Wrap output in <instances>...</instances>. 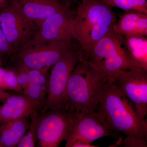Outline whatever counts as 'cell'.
Segmentation results:
<instances>
[{"label":"cell","instance_id":"obj_1","mask_svg":"<svg viewBox=\"0 0 147 147\" xmlns=\"http://www.w3.org/2000/svg\"><path fill=\"white\" fill-rule=\"evenodd\" d=\"M96 110L103 113L113 131L126 135L124 147H147L146 121L139 117L133 104L113 82L102 85Z\"/></svg>","mask_w":147,"mask_h":147},{"label":"cell","instance_id":"obj_2","mask_svg":"<svg viewBox=\"0 0 147 147\" xmlns=\"http://www.w3.org/2000/svg\"><path fill=\"white\" fill-rule=\"evenodd\" d=\"M73 21L74 39L81 45L85 59L90 50L113 29L117 15L101 0H84L77 4Z\"/></svg>","mask_w":147,"mask_h":147},{"label":"cell","instance_id":"obj_3","mask_svg":"<svg viewBox=\"0 0 147 147\" xmlns=\"http://www.w3.org/2000/svg\"><path fill=\"white\" fill-rule=\"evenodd\" d=\"M107 82L105 77L85 60L79 61L69 79L65 108L79 113L95 111L102 85Z\"/></svg>","mask_w":147,"mask_h":147},{"label":"cell","instance_id":"obj_4","mask_svg":"<svg viewBox=\"0 0 147 147\" xmlns=\"http://www.w3.org/2000/svg\"><path fill=\"white\" fill-rule=\"evenodd\" d=\"M85 60L105 77L113 82L119 70L139 66L130 57L124 45L123 36L110 30L90 50Z\"/></svg>","mask_w":147,"mask_h":147},{"label":"cell","instance_id":"obj_5","mask_svg":"<svg viewBox=\"0 0 147 147\" xmlns=\"http://www.w3.org/2000/svg\"><path fill=\"white\" fill-rule=\"evenodd\" d=\"M84 57L81 45L74 40L53 66L50 73L47 99L41 113L48 110L65 108L69 79L78 63L84 59Z\"/></svg>","mask_w":147,"mask_h":147},{"label":"cell","instance_id":"obj_6","mask_svg":"<svg viewBox=\"0 0 147 147\" xmlns=\"http://www.w3.org/2000/svg\"><path fill=\"white\" fill-rule=\"evenodd\" d=\"M106 136L121 138L119 133L113 131L108 125L101 111L96 110L88 113L74 112L71 131L65 147H98L91 143Z\"/></svg>","mask_w":147,"mask_h":147},{"label":"cell","instance_id":"obj_7","mask_svg":"<svg viewBox=\"0 0 147 147\" xmlns=\"http://www.w3.org/2000/svg\"><path fill=\"white\" fill-rule=\"evenodd\" d=\"M0 26L14 55L31 39L36 30L34 21L11 0L0 8Z\"/></svg>","mask_w":147,"mask_h":147},{"label":"cell","instance_id":"obj_8","mask_svg":"<svg viewBox=\"0 0 147 147\" xmlns=\"http://www.w3.org/2000/svg\"><path fill=\"white\" fill-rule=\"evenodd\" d=\"M74 112L65 108L48 110L39 114L36 141L40 147H57L66 141L71 131Z\"/></svg>","mask_w":147,"mask_h":147},{"label":"cell","instance_id":"obj_9","mask_svg":"<svg viewBox=\"0 0 147 147\" xmlns=\"http://www.w3.org/2000/svg\"><path fill=\"white\" fill-rule=\"evenodd\" d=\"M75 14V10L71 8L55 13L44 20L34 21L36 31L22 48L38 46L52 41L75 40L72 24Z\"/></svg>","mask_w":147,"mask_h":147},{"label":"cell","instance_id":"obj_10","mask_svg":"<svg viewBox=\"0 0 147 147\" xmlns=\"http://www.w3.org/2000/svg\"><path fill=\"white\" fill-rule=\"evenodd\" d=\"M134 105L142 119L147 114V69L134 67L119 70L112 82Z\"/></svg>","mask_w":147,"mask_h":147},{"label":"cell","instance_id":"obj_11","mask_svg":"<svg viewBox=\"0 0 147 147\" xmlns=\"http://www.w3.org/2000/svg\"><path fill=\"white\" fill-rule=\"evenodd\" d=\"M73 40L52 41L38 46L24 47L17 51L10 61L21 63L29 69L51 67L59 59Z\"/></svg>","mask_w":147,"mask_h":147},{"label":"cell","instance_id":"obj_12","mask_svg":"<svg viewBox=\"0 0 147 147\" xmlns=\"http://www.w3.org/2000/svg\"><path fill=\"white\" fill-rule=\"evenodd\" d=\"M26 17L34 21L44 20L55 13L69 10L71 6L59 0H11Z\"/></svg>","mask_w":147,"mask_h":147},{"label":"cell","instance_id":"obj_13","mask_svg":"<svg viewBox=\"0 0 147 147\" xmlns=\"http://www.w3.org/2000/svg\"><path fill=\"white\" fill-rule=\"evenodd\" d=\"M37 108L35 103L24 94L10 95L0 105V123L30 116L35 110H38Z\"/></svg>","mask_w":147,"mask_h":147},{"label":"cell","instance_id":"obj_14","mask_svg":"<svg viewBox=\"0 0 147 147\" xmlns=\"http://www.w3.org/2000/svg\"><path fill=\"white\" fill-rule=\"evenodd\" d=\"M113 31L126 36L147 35V14L135 10H127L114 24Z\"/></svg>","mask_w":147,"mask_h":147},{"label":"cell","instance_id":"obj_15","mask_svg":"<svg viewBox=\"0 0 147 147\" xmlns=\"http://www.w3.org/2000/svg\"><path fill=\"white\" fill-rule=\"evenodd\" d=\"M28 116L1 124L0 125V147L17 146L30 125Z\"/></svg>","mask_w":147,"mask_h":147},{"label":"cell","instance_id":"obj_16","mask_svg":"<svg viewBox=\"0 0 147 147\" xmlns=\"http://www.w3.org/2000/svg\"><path fill=\"white\" fill-rule=\"evenodd\" d=\"M124 38L125 47L130 57L139 66L147 69V36L129 35Z\"/></svg>","mask_w":147,"mask_h":147},{"label":"cell","instance_id":"obj_17","mask_svg":"<svg viewBox=\"0 0 147 147\" xmlns=\"http://www.w3.org/2000/svg\"><path fill=\"white\" fill-rule=\"evenodd\" d=\"M48 86L30 83L23 93L35 103L38 110H42L45 107Z\"/></svg>","mask_w":147,"mask_h":147},{"label":"cell","instance_id":"obj_18","mask_svg":"<svg viewBox=\"0 0 147 147\" xmlns=\"http://www.w3.org/2000/svg\"><path fill=\"white\" fill-rule=\"evenodd\" d=\"M35 110L30 115L31 121L28 128L18 142V147H34L36 142L37 127L39 114Z\"/></svg>","mask_w":147,"mask_h":147},{"label":"cell","instance_id":"obj_19","mask_svg":"<svg viewBox=\"0 0 147 147\" xmlns=\"http://www.w3.org/2000/svg\"><path fill=\"white\" fill-rule=\"evenodd\" d=\"M50 67L38 69H30L28 75L30 83H34L43 86H49Z\"/></svg>","mask_w":147,"mask_h":147},{"label":"cell","instance_id":"obj_20","mask_svg":"<svg viewBox=\"0 0 147 147\" xmlns=\"http://www.w3.org/2000/svg\"><path fill=\"white\" fill-rule=\"evenodd\" d=\"M12 62L13 63L12 67L15 71L17 82L23 90H25L30 84L28 75L30 69L21 63L15 61Z\"/></svg>","mask_w":147,"mask_h":147},{"label":"cell","instance_id":"obj_21","mask_svg":"<svg viewBox=\"0 0 147 147\" xmlns=\"http://www.w3.org/2000/svg\"><path fill=\"white\" fill-rule=\"evenodd\" d=\"M5 72L3 76V79L5 85L6 90H11L22 92L23 89L19 86L16 73L13 67L5 68Z\"/></svg>","mask_w":147,"mask_h":147},{"label":"cell","instance_id":"obj_22","mask_svg":"<svg viewBox=\"0 0 147 147\" xmlns=\"http://www.w3.org/2000/svg\"><path fill=\"white\" fill-rule=\"evenodd\" d=\"M14 54L0 26V62L10 60Z\"/></svg>","mask_w":147,"mask_h":147},{"label":"cell","instance_id":"obj_23","mask_svg":"<svg viewBox=\"0 0 147 147\" xmlns=\"http://www.w3.org/2000/svg\"><path fill=\"white\" fill-rule=\"evenodd\" d=\"M110 7H118L125 11L135 10V7L131 0H101Z\"/></svg>","mask_w":147,"mask_h":147},{"label":"cell","instance_id":"obj_24","mask_svg":"<svg viewBox=\"0 0 147 147\" xmlns=\"http://www.w3.org/2000/svg\"><path fill=\"white\" fill-rule=\"evenodd\" d=\"M131 1L136 11L147 14V0H131Z\"/></svg>","mask_w":147,"mask_h":147},{"label":"cell","instance_id":"obj_25","mask_svg":"<svg viewBox=\"0 0 147 147\" xmlns=\"http://www.w3.org/2000/svg\"><path fill=\"white\" fill-rule=\"evenodd\" d=\"M9 93L4 90L0 88V101H4L10 96Z\"/></svg>","mask_w":147,"mask_h":147},{"label":"cell","instance_id":"obj_26","mask_svg":"<svg viewBox=\"0 0 147 147\" xmlns=\"http://www.w3.org/2000/svg\"><path fill=\"white\" fill-rule=\"evenodd\" d=\"M60 1L65 4L72 6L74 5L78 4L79 3L78 0H59Z\"/></svg>","mask_w":147,"mask_h":147},{"label":"cell","instance_id":"obj_27","mask_svg":"<svg viewBox=\"0 0 147 147\" xmlns=\"http://www.w3.org/2000/svg\"><path fill=\"white\" fill-rule=\"evenodd\" d=\"M0 88L6 90L5 85L4 82L3 76L0 74Z\"/></svg>","mask_w":147,"mask_h":147},{"label":"cell","instance_id":"obj_28","mask_svg":"<svg viewBox=\"0 0 147 147\" xmlns=\"http://www.w3.org/2000/svg\"><path fill=\"white\" fill-rule=\"evenodd\" d=\"M8 0H0V8L5 5Z\"/></svg>","mask_w":147,"mask_h":147},{"label":"cell","instance_id":"obj_29","mask_svg":"<svg viewBox=\"0 0 147 147\" xmlns=\"http://www.w3.org/2000/svg\"><path fill=\"white\" fill-rule=\"evenodd\" d=\"M1 62H0V67H1Z\"/></svg>","mask_w":147,"mask_h":147},{"label":"cell","instance_id":"obj_30","mask_svg":"<svg viewBox=\"0 0 147 147\" xmlns=\"http://www.w3.org/2000/svg\"><path fill=\"white\" fill-rule=\"evenodd\" d=\"M82 1H84V0H82Z\"/></svg>","mask_w":147,"mask_h":147}]
</instances>
